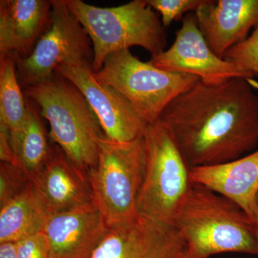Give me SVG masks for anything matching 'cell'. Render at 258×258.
<instances>
[{
  "label": "cell",
  "mask_w": 258,
  "mask_h": 258,
  "mask_svg": "<svg viewBox=\"0 0 258 258\" xmlns=\"http://www.w3.org/2000/svg\"><path fill=\"white\" fill-rule=\"evenodd\" d=\"M249 80L199 81L161 115L190 168L239 159L258 144V96Z\"/></svg>",
  "instance_id": "obj_1"
},
{
  "label": "cell",
  "mask_w": 258,
  "mask_h": 258,
  "mask_svg": "<svg viewBox=\"0 0 258 258\" xmlns=\"http://www.w3.org/2000/svg\"><path fill=\"white\" fill-rule=\"evenodd\" d=\"M187 248L209 258L222 252L257 254L253 220L237 204L193 184L174 218Z\"/></svg>",
  "instance_id": "obj_2"
},
{
  "label": "cell",
  "mask_w": 258,
  "mask_h": 258,
  "mask_svg": "<svg viewBox=\"0 0 258 258\" xmlns=\"http://www.w3.org/2000/svg\"><path fill=\"white\" fill-rule=\"evenodd\" d=\"M50 124V137L83 172L95 169L103 130L81 91L60 75L23 90Z\"/></svg>",
  "instance_id": "obj_3"
},
{
  "label": "cell",
  "mask_w": 258,
  "mask_h": 258,
  "mask_svg": "<svg viewBox=\"0 0 258 258\" xmlns=\"http://www.w3.org/2000/svg\"><path fill=\"white\" fill-rule=\"evenodd\" d=\"M63 1L91 39L94 73L108 56L131 47H143L152 56L165 50L166 35L160 16L146 0L113 8L93 6L81 0Z\"/></svg>",
  "instance_id": "obj_4"
},
{
  "label": "cell",
  "mask_w": 258,
  "mask_h": 258,
  "mask_svg": "<svg viewBox=\"0 0 258 258\" xmlns=\"http://www.w3.org/2000/svg\"><path fill=\"white\" fill-rule=\"evenodd\" d=\"M143 139L145 171L137 211L149 220L174 225L176 213L194 184L191 168L162 120L148 125Z\"/></svg>",
  "instance_id": "obj_5"
},
{
  "label": "cell",
  "mask_w": 258,
  "mask_h": 258,
  "mask_svg": "<svg viewBox=\"0 0 258 258\" xmlns=\"http://www.w3.org/2000/svg\"><path fill=\"white\" fill-rule=\"evenodd\" d=\"M144 171L143 137L128 142L101 137L96 167L87 175L93 203L108 227L139 216L137 200Z\"/></svg>",
  "instance_id": "obj_6"
},
{
  "label": "cell",
  "mask_w": 258,
  "mask_h": 258,
  "mask_svg": "<svg viewBox=\"0 0 258 258\" xmlns=\"http://www.w3.org/2000/svg\"><path fill=\"white\" fill-rule=\"evenodd\" d=\"M93 74L98 82L118 91L148 124L160 119L176 97L200 81L191 75L158 69L149 61L139 60L129 49L108 56Z\"/></svg>",
  "instance_id": "obj_7"
},
{
  "label": "cell",
  "mask_w": 258,
  "mask_h": 258,
  "mask_svg": "<svg viewBox=\"0 0 258 258\" xmlns=\"http://www.w3.org/2000/svg\"><path fill=\"white\" fill-rule=\"evenodd\" d=\"M50 28L37 42L30 55L21 58L15 54L17 73L23 90L45 81L59 66L68 62H92L91 39L63 0H52Z\"/></svg>",
  "instance_id": "obj_8"
},
{
  "label": "cell",
  "mask_w": 258,
  "mask_h": 258,
  "mask_svg": "<svg viewBox=\"0 0 258 258\" xmlns=\"http://www.w3.org/2000/svg\"><path fill=\"white\" fill-rule=\"evenodd\" d=\"M55 73L83 93L99 121L105 137L118 142L143 137L148 123L114 88L98 82L88 61L59 66Z\"/></svg>",
  "instance_id": "obj_9"
},
{
  "label": "cell",
  "mask_w": 258,
  "mask_h": 258,
  "mask_svg": "<svg viewBox=\"0 0 258 258\" xmlns=\"http://www.w3.org/2000/svg\"><path fill=\"white\" fill-rule=\"evenodd\" d=\"M149 62L163 71L196 76L207 84H220L235 78H253L211 50L199 28L195 13L185 15L171 46L152 55Z\"/></svg>",
  "instance_id": "obj_10"
},
{
  "label": "cell",
  "mask_w": 258,
  "mask_h": 258,
  "mask_svg": "<svg viewBox=\"0 0 258 258\" xmlns=\"http://www.w3.org/2000/svg\"><path fill=\"white\" fill-rule=\"evenodd\" d=\"M186 249L175 226L139 215L108 227L91 258H178Z\"/></svg>",
  "instance_id": "obj_11"
},
{
  "label": "cell",
  "mask_w": 258,
  "mask_h": 258,
  "mask_svg": "<svg viewBox=\"0 0 258 258\" xmlns=\"http://www.w3.org/2000/svg\"><path fill=\"white\" fill-rule=\"evenodd\" d=\"M108 226L94 203L47 215L42 227L51 258H91Z\"/></svg>",
  "instance_id": "obj_12"
},
{
  "label": "cell",
  "mask_w": 258,
  "mask_h": 258,
  "mask_svg": "<svg viewBox=\"0 0 258 258\" xmlns=\"http://www.w3.org/2000/svg\"><path fill=\"white\" fill-rule=\"evenodd\" d=\"M31 181L48 215L94 203L87 174L75 165L58 146L52 147L46 164Z\"/></svg>",
  "instance_id": "obj_13"
},
{
  "label": "cell",
  "mask_w": 258,
  "mask_h": 258,
  "mask_svg": "<svg viewBox=\"0 0 258 258\" xmlns=\"http://www.w3.org/2000/svg\"><path fill=\"white\" fill-rule=\"evenodd\" d=\"M199 28L221 58L258 25V0H205L195 12Z\"/></svg>",
  "instance_id": "obj_14"
},
{
  "label": "cell",
  "mask_w": 258,
  "mask_h": 258,
  "mask_svg": "<svg viewBox=\"0 0 258 258\" xmlns=\"http://www.w3.org/2000/svg\"><path fill=\"white\" fill-rule=\"evenodd\" d=\"M52 0L0 1V58H25L50 28Z\"/></svg>",
  "instance_id": "obj_15"
},
{
  "label": "cell",
  "mask_w": 258,
  "mask_h": 258,
  "mask_svg": "<svg viewBox=\"0 0 258 258\" xmlns=\"http://www.w3.org/2000/svg\"><path fill=\"white\" fill-rule=\"evenodd\" d=\"M191 182L237 204L253 220L258 200V150L217 165L191 168Z\"/></svg>",
  "instance_id": "obj_16"
},
{
  "label": "cell",
  "mask_w": 258,
  "mask_h": 258,
  "mask_svg": "<svg viewBox=\"0 0 258 258\" xmlns=\"http://www.w3.org/2000/svg\"><path fill=\"white\" fill-rule=\"evenodd\" d=\"M47 215L31 181L23 192L0 207V243L17 242L40 232Z\"/></svg>",
  "instance_id": "obj_17"
},
{
  "label": "cell",
  "mask_w": 258,
  "mask_h": 258,
  "mask_svg": "<svg viewBox=\"0 0 258 258\" xmlns=\"http://www.w3.org/2000/svg\"><path fill=\"white\" fill-rule=\"evenodd\" d=\"M26 100L27 115L23 128L18 136L10 138L19 166L32 180L46 164L52 147L48 143L40 109L35 103Z\"/></svg>",
  "instance_id": "obj_18"
},
{
  "label": "cell",
  "mask_w": 258,
  "mask_h": 258,
  "mask_svg": "<svg viewBox=\"0 0 258 258\" xmlns=\"http://www.w3.org/2000/svg\"><path fill=\"white\" fill-rule=\"evenodd\" d=\"M27 115V100L19 81L13 54L0 58V124L14 138L23 128Z\"/></svg>",
  "instance_id": "obj_19"
},
{
  "label": "cell",
  "mask_w": 258,
  "mask_h": 258,
  "mask_svg": "<svg viewBox=\"0 0 258 258\" xmlns=\"http://www.w3.org/2000/svg\"><path fill=\"white\" fill-rule=\"evenodd\" d=\"M224 59L249 73L258 76V25L250 36L232 47Z\"/></svg>",
  "instance_id": "obj_20"
},
{
  "label": "cell",
  "mask_w": 258,
  "mask_h": 258,
  "mask_svg": "<svg viewBox=\"0 0 258 258\" xmlns=\"http://www.w3.org/2000/svg\"><path fill=\"white\" fill-rule=\"evenodd\" d=\"M31 182L18 166L8 163L0 164V207L23 192Z\"/></svg>",
  "instance_id": "obj_21"
},
{
  "label": "cell",
  "mask_w": 258,
  "mask_h": 258,
  "mask_svg": "<svg viewBox=\"0 0 258 258\" xmlns=\"http://www.w3.org/2000/svg\"><path fill=\"white\" fill-rule=\"evenodd\" d=\"M147 3L160 16L164 28L170 26L188 13L196 11L205 0H146Z\"/></svg>",
  "instance_id": "obj_22"
},
{
  "label": "cell",
  "mask_w": 258,
  "mask_h": 258,
  "mask_svg": "<svg viewBox=\"0 0 258 258\" xmlns=\"http://www.w3.org/2000/svg\"><path fill=\"white\" fill-rule=\"evenodd\" d=\"M17 258H51L48 242L42 230L15 242Z\"/></svg>",
  "instance_id": "obj_23"
},
{
  "label": "cell",
  "mask_w": 258,
  "mask_h": 258,
  "mask_svg": "<svg viewBox=\"0 0 258 258\" xmlns=\"http://www.w3.org/2000/svg\"><path fill=\"white\" fill-rule=\"evenodd\" d=\"M0 160L1 162L19 166L9 131L3 124H0Z\"/></svg>",
  "instance_id": "obj_24"
},
{
  "label": "cell",
  "mask_w": 258,
  "mask_h": 258,
  "mask_svg": "<svg viewBox=\"0 0 258 258\" xmlns=\"http://www.w3.org/2000/svg\"><path fill=\"white\" fill-rule=\"evenodd\" d=\"M0 258H17L15 242L0 243Z\"/></svg>",
  "instance_id": "obj_25"
},
{
  "label": "cell",
  "mask_w": 258,
  "mask_h": 258,
  "mask_svg": "<svg viewBox=\"0 0 258 258\" xmlns=\"http://www.w3.org/2000/svg\"><path fill=\"white\" fill-rule=\"evenodd\" d=\"M253 222L254 223V227H255L256 238H257V255H258V200L257 202V205H256L255 210H254L253 215Z\"/></svg>",
  "instance_id": "obj_26"
},
{
  "label": "cell",
  "mask_w": 258,
  "mask_h": 258,
  "mask_svg": "<svg viewBox=\"0 0 258 258\" xmlns=\"http://www.w3.org/2000/svg\"><path fill=\"white\" fill-rule=\"evenodd\" d=\"M178 258H204L202 257V256L199 255V254L195 253V252H192V251L189 250V249L187 248L186 249V252H184V254H181L179 257Z\"/></svg>",
  "instance_id": "obj_27"
}]
</instances>
